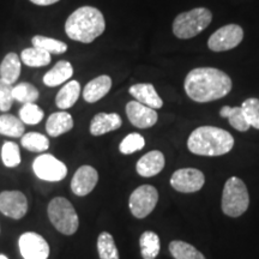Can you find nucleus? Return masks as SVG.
Here are the masks:
<instances>
[{
	"instance_id": "f257e3e1",
	"label": "nucleus",
	"mask_w": 259,
	"mask_h": 259,
	"mask_svg": "<svg viewBox=\"0 0 259 259\" xmlns=\"http://www.w3.org/2000/svg\"><path fill=\"white\" fill-rule=\"evenodd\" d=\"M231 77L215 67H197L187 73L184 88L194 102L206 103L222 99L231 93Z\"/></svg>"
},
{
	"instance_id": "f03ea898",
	"label": "nucleus",
	"mask_w": 259,
	"mask_h": 259,
	"mask_svg": "<svg viewBox=\"0 0 259 259\" xmlns=\"http://www.w3.org/2000/svg\"><path fill=\"white\" fill-rule=\"evenodd\" d=\"M106 29L102 12L93 6H82L69 16L65 22V32L71 40L92 44Z\"/></svg>"
},
{
	"instance_id": "7ed1b4c3",
	"label": "nucleus",
	"mask_w": 259,
	"mask_h": 259,
	"mask_svg": "<svg viewBox=\"0 0 259 259\" xmlns=\"http://www.w3.org/2000/svg\"><path fill=\"white\" fill-rule=\"evenodd\" d=\"M234 147V138L226 130L215 126L197 127L187 139L191 153L200 156H221Z\"/></svg>"
},
{
	"instance_id": "20e7f679",
	"label": "nucleus",
	"mask_w": 259,
	"mask_h": 259,
	"mask_svg": "<svg viewBox=\"0 0 259 259\" xmlns=\"http://www.w3.org/2000/svg\"><path fill=\"white\" fill-rule=\"evenodd\" d=\"M212 21V14L206 8H196L190 11L181 12L174 19L173 34L181 40L196 37L209 27Z\"/></svg>"
},
{
	"instance_id": "39448f33",
	"label": "nucleus",
	"mask_w": 259,
	"mask_h": 259,
	"mask_svg": "<svg viewBox=\"0 0 259 259\" xmlns=\"http://www.w3.org/2000/svg\"><path fill=\"white\" fill-rule=\"evenodd\" d=\"M48 218L54 228L64 235H73L79 227L76 209L69 199L56 197L48 204Z\"/></svg>"
},
{
	"instance_id": "423d86ee",
	"label": "nucleus",
	"mask_w": 259,
	"mask_h": 259,
	"mask_svg": "<svg viewBox=\"0 0 259 259\" xmlns=\"http://www.w3.org/2000/svg\"><path fill=\"white\" fill-rule=\"evenodd\" d=\"M222 211L229 218L244 215L250 205L247 187L241 179L232 177L227 180L222 193Z\"/></svg>"
},
{
	"instance_id": "0eeeda50",
	"label": "nucleus",
	"mask_w": 259,
	"mask_h": 259,
	"mask_svg": "<svg viewBox=\"0 0 259 259\" xmlns=\"http://www.w3.org/2000/svg\"><path fill=\"white\" fill-rule=\"evenodd\" d=\"M157 202V190L151 185H142L131 193L128 206L135 218L145 219L155 209Z\"/></svg>"
},
{
	"instance_id": "6e6552de",
	"label": "nucleus",
	"mask_w": 259,
	"mask_h": 259,
	"mask_svg": "<svg viewBox=\"0 0 259 259\" xmlns=\"http://www.w3.org/2000/svg\"><path fill=\"white\" fill-rule=\"evenodd\" d=\"M32 169L38 179L51 183H58L67 176L66 164L51 154H42L35 158Z\"/></svg>"
},
{
	"instance_id": "1a4fd4ad",
	"label": "nucleus",
	"mask_w": 259,
	"mask_h": 259,
	"mask_svg": "<svg viewBox=\"0 0 259 259\" xmlns=\"http://www.w3.org/2000/svg\"><path fill=\"white\" fill-rule=\"evenodd\" d=\"M244 38V30L238 24H227L218 29L208 40V47L212 52H226L238 47Z\"/></svg>"
},
{
	"instance_id": "9d476101",
	"label": "nucleus",
	"mask_w": 259,
	"mask_h": 259,
	"mask_svg": "<svg viewBox=\"0 0 259 259\" xmlns=\"http://www.w3.org/2000/svg\"><path fill=\"white\" fill-rule=\"evenodd\" d=\"M19 252L23 259H48L50 245L44 236L35 232L23 233L18 239Z\"/></svg>"
},
{
	"instance_id": "9b49d317",
	"label": "nucleus",
	"mask_w": 259,
	"mask_h": 259,
	"mask_svg": "<svg viewBox=\"0 0 259 259\" xmlns=\"http://www.w3.org/2000/svg\"><path fill=\"white\" fill-rule=\"evenodd\" d=\"M205 177L196 168H181L173 173L170 178V185L178 192L193 193L204 186Z\"/></svg>"
},
{
	"instance_id": "f8f14e48",
	"label": "nucleus",
	"mask_w": 259,
	"mask_h": 259,
	"mask_svg": "<svg viewBox=\"0 0 259 259\" xmlns=\"http://www.w3.org/2000/svg\"><path fill=\"white\" fill-rule=\"evenodd\" d=\"M0 212L10 219H23L28 212L27 197L21 191H3L0 193Z\"/></svg>"
},
{
	"instance_id": "ddd939ff",
	"label": "nucleus",
	"mask_w": 259,
	"mask_h": 259,
	"mask_svg": "<svg viewBox=\"0 0 259 259\" xmlns=\"http://www.w3.org/2000/svg\"><path fill=\"white\" fill-rule=\"evenodd\" d=\"M126 115L130 122L138 128H149L157 122L158 115L155 109L138 101H130L126 105Z\"/></svg>"
},
{
	"instance_id": "4468645a",
	"label": "nucleus",
	"mask_w": 259,
	"mask_h": 259,
	"mask_svg": "<svg viewBox=\"0 0 259 259\" xmlns=\"http://www.w3.org/2000/svg\"><path fill=\"white\" fill-rule=\"evenodd\" d=\"M97 181H99L97 170L94 167L85 164L79 167L73 174L71 180V190L76 196L84 197L95 189Z\"/></svg>"
},
{
	"instance_id": "2eb2a0df",
	"label": "nucleus",
	"mask_w": 259,
	"mask_h": 259,
	"mask_svg": "<svg viewBox=\"0 0 259 259\" xmlns=\"http://www.w3.org/2000/svg\"><path fill=\"white\" fill-rule=\"evenodd\" d=\"M164 164H166L164 155L158 150H153L139 158L136 164V170L141 177L151 178L157 176L164 168Z\"/></svg>"
},
{
	"instance_id": "dca6fc26",
	"label": "nucleus",
	"mask_w": 259,
	"mask_h": 259,
	"mask_svg": "<svg viewBox=\"0 0 259 259\" xmlns=\"http://www.w3.org/2000/svg\"><path fill=\"white\" fill-rule=\"evenodd\" d=\"M121 125V116L116 113H99L92 119L89 130L93 136H102L120 128Z\"/></svg>"
},
{
	"instance_id": "f3484780",
	"label": "nucleus",
	"mask_w": 259,
	"mask_h": 259,
	"mask_svg": "<svg viewBox=\"0 0 259 259\" xmlns=\"http://www.w3.org/2000/svg\"><path fill=\"white\" fill-rule=\"evenodd\" d=\"M128 93L135 97L136 101L143 103L153 109H158L163 106V101L158 95L153 84L138 83L128 89Z\"/></svg>"
},
{
	"instance_id": "a211bd4d",
	"label": "nucleus",
	"mask_w": 259,
	"mask_h": 259,
	"mask_svg": "<svg viewBox=\"0 0 259 259\" xmlns=\"http://www.w3.org/2000/svg\"><path fill=\"white\" fill-rule=\"evenodd\" d=\"M112 88V78L107 74L96 77L87 84L83 90V99L88 103H95L103 99Z\"/></svg>"
},
{
	"instance_id": "6ab92c4d",
	"label": "nucleus",
	"mask_w": 259,
	"mask_h": 259,
	"mask_svg": "<svg viewBox=\"0 0 259 259\" xmlns=\"http://www.w3.org/2000/svg\"><path fill=\"white\" fill-rule=\"evenodd\" d=\"M73 74V66L70 61L60 60L44 76V83L47 87L54 88L60 84L66 83Z\"/></svg>"
},
{
	"instance_id": "aec40b11",
	"label": "nucleus",
	"mask_w": 259,
	"mask_h": 259,
	"mask_svg": "<svg viewBox=\"0 0 259 259\" xmlns=\"http://www.w3.org/2000/svg\"><path fill=\"white\" fill-rule=\"evenodd\" d=\"M73 128V119L70 113L57 112L50 115L46 122V131L52 137H59Z\"/></svg>"
},
{
	"instance_id": "412c9836",
	"label": "nucleus",
	"mask_w": 259,
	"mask_h": 259,
	"mask_svg": "<svg viewBox=\"0 0 259 259\" xmlns=\"http://www.w3.org/2000/svg\"><path fill=\"white\" fill-rule=\"evenodd\" d=\"M21 58L18 54L14 52L8 53L0 64V78L14 85L21 74Z\"/></svg>"
},
{
	"instance_id": "4be33fe9",
	"label": "nucleus",
	"mask_w": 259,
	"mask_h": 259,
	"mask_svg": "<svg viewBox=\"0 0 259 259\" xmlns=\"http://www.w3.org/2000/svg\"><path fill=\"white\" fill-rule=\"evenodd\" d=\"M80 95V84L77 80H70L57 94L56 103L63 111H66L78 101Z\"/></svg>"
},
{
	"instance_id": "5701e85b",
	"label": "nucleus",
	"mask_w": 259,
	"mask_h": 259,
	"mask_svg": "<svg viewBox=\"0 0 259 259\" xmlns=\"http://www.w3.org/2000/svg\"><path fill=\"white\" fill-rule=\"evenodd\" d=\"M139 246H141V254L143 259H155L160 253V238L156 233L147 231L141 235Z\"/></svg>"
},
{
	"instance_id": "b1692460",
	"label": "nucleus",
	"mask_w": 259,
	"mask_h": 259,
	"mask_svg": "<svg viewBox=\"0 0 259 259\" xmlns=\"http://www.w3.org/2000/svg\"><path fill=\"white\" fill-rule=\"evenodd\" d=\"M220 115L222 118L228 119L229 124L233 128H235L236 131L246 132L250 128V124L246 120L244 112H242L241 106L240 107H231V106H225L222 107L221 111H220Z\"/></svg>"
},
{
	"instance_id": "393cba45",
	"label": "nucleus",
	"mask_w": 259,
	"mask_h": 259,
	"mask_svg": "<svg viewBox=\"0 0 259 259\" xmlns=\"http://www.w3.org/2000/svg\"><path fill=\"white\" fill-rule=\"evenodd\" d=\"M22 63L29 67H44L51 63V54L36 47L25 48L21 53Z\"/></svg>"
},
{
	"instance_id": "a878e982",
	"label": "nucleus",
	"mask_w": 259,
	"mask_h": 259,
	"mask_svg": "<svg viewBox=\"0 0 259 259\" xmlns=\"http://www.w3.org/2000/svg\"><path fill=\"white\" fill-rule=\"evenodd\" d=\"M24 122L12 114L0 116V135L18 138L24 135Z\"/></svg>"
},
{
	"instance_id": "bb28decb",
	"label": "nucleus",
	"mask_w": 259,
	"mask_h": 259,
	"mask_svg": "<svg viewBox=\"0 0 259 259\" xmlns=\"http://www.w3.org/2000/svg\"><path fill=\"white\" fill-rule=\"evenodd\" d=\"M21 144L31 153H45L50 149V139L38 132H28L21 137Z\"/></svg>"
},
{
	"instance_id": "cd10ccee",
	"label": "nucleus",
	"mask_w": 259,
	"mask_h": 259,
	"mask_svg": "<svg viewBox=\"0 0 259 259\" xmlns=\"http://www.w3.org/2000/svg\"><path fill=\"white\" fill-rule=\"evenodd\" d=\"M169 252L176 259H205L202 252H199L196 247L180 240L170 242Z\"/></svg>"
},
{
	"instance_id": "c85d7f7f",
	"label": "nucleus",
	"mask_w": 259,
	"mask_h": 259,
	"mask_svg": "<svg viewBox=\"0 0 259 259\" xmlns=\"http://www.w3.org/2000/svg\"><path fill=\"white\" fill-rule=\"evenodd\" d=\"M97 252L100 259H119L114 238L108 232H102L97 238Z\"/></svg>"
},
{
	"instance_id": "c756f323",
	"label": "nucleus",
	"mask_w": 259,
	"mask_h": 259,
	"mask_svg": "<svg viewBox=\"0 0 259 259\" xmlns=\"http://www.w3.org/2000/svg\"><path fill=\"white\" fill-rule=\"evenodd\" d=\"M31 44L32 47L40 48L50 54H63L67 51V45L65 42L41 35H35L31 38Z\"/></svg>"
},
{
	"instance_id": "7c9ffc66",
	"label": "nucleus",
	"mask_w": 259,
	"mask_h": 259,
	"mask_svg": "<svg viewBox=\"0 0 259 259\" xmlns=\"http://www.w3.org/2000/svg\"><path fill=\"white\" fill-rule=\"evenodd\" d=\"M12 96H14L15 101H18L21 103H35L38 100V90L32 85L31 83H19L17 85H14L12 89Z\"/></svg>"
},
{
	"instance_id": "2f4dec72",
	"label": "nucleus",
	"mask_w": 259,
	"mask_h": 259,
	"mask_svg": "<svg viewBox=\"0 0 259 259\" xmlns=\"http://www.w3.org/2000/svg\"><path fill=\"white\" fill-rule=\"evenodd\" d=\"M45 113L35 103H25L19 109V119L24 122V125H37L42 121Z\"/></svg>"
},
{
	"instance_id": "473e14b6",
	"label": "nucleus",
	"mask_w": 259,
	"mask_h": 259,
	"mask_svg": "<svg viewBox=\"0 0 259 259\" xmlns=\"http://www.w3.org/2000/svg\"><path fill=\"white\" fill-rule=\"evenodd\" d=\"M3 163L9 168H15L21 163V150L15 142H5L2 148Z\"/></svg>"
},
{
	"instance_id": "72a5a7b5",
	"label": "nucleus",
	"mask_w": 259,
	"mask_h": 259,
	"mask_svg": "<svg viewBox=\"0 0 259 259\" xmlns=\"http://www.w3.org/2000/svg\"><path fill=\"white\" fill-rule=\"evenodd\" d=\"M145 147V139L142 135L139 134H130L122 139L120 145H119V150L124 155H131L136 151L142 150Z\"/></svg>"
},
{
	"instance_id": "f704fd0d",
	"label": "nucleus",
	"mask_w": 259,
	"mask_h": 259,
	"mask_svg": "<svg viewBox=\"0 0 259 259\" xmlns=\"http://www.w3.org/2000/svg\"><path fill=\"white\" fill-rule=\"evenodd\" d=\"M241 108L250 126L259 130V100L250 97L242 102Z\"/></svg>"
},
{
	"instance_id": "c9c22d12",
	"label": "nucleus",
	"mask_w": 259,
	"mask_h": 259,
	"mask_svg": "<svg viewBox=\"0 0 259 259\" xmlns=\"http://www.w3.org/2000/svg\"><path fill=\"white\" fill-rule=\"evenodd\" d=\"M12 89L14 85L0 78V111L9 112L14 103V96H12Z\"/></svg>"
},
{
	"instance_id": "e433bc0d",
	"label": "nucleus",
	"mask_w": 259,
	"mask_h": 259,
	"mask_svg": "<svg viewBox=\"0 0 259 259\" xmlns=\"http://www.w3.org/2000/svg\"><path fill=\"white\" fill-rule=\"evenodd\" d=\"M32 4L38 5V6H50L53 4H57L60 0H30Z\"/></svg>"
},
{
	"instance_id": "4c0bfd02",
	"label": "nucleus",
	"mask_w": 259,
	"mask_h": 259,
	"mask_svg": "<svg viewBox=\"0 0 259 259\" xmlns=\"http://www.w3.org/2000/svg\"><path fill=\"white\" fill-rule=\"evenodd\" d=\"M0 259H9V257H6L5 254H0Z\"/></svg>"
}]
</instances>
